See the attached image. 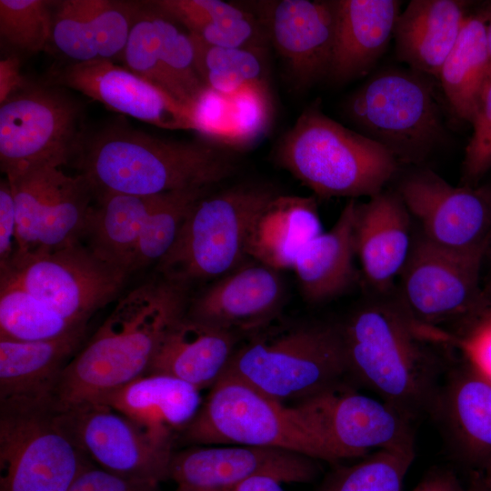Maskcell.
Returning a JSON list of instances; mask_svg holds the SVG:
<instances>
[{
	"label": "cell",
	"instance_id": "f1b7e54d",
	"mask_svg": "<svg viewBox=\"0 0 491 491\" xmlns=\"http://www.w3.org/2000/svg\"><path fill=\"white\" fill-rule=\"evenodd\" d=\"M357 202L349 199L335 225L309 241L296 257V273L303 297L311 304L332 300L356 281L354 227Z\"/></svg>",
	"mask_w": 491,
	"mask_h": 491
},
{
	"label": "cell",
	"instance_id": "cb8c5ba5",
	"mask_svg": "<svg viewBox=\"0 0 491 491\" xmlns=\"http://www.w3.org/2000/svg\"><path fill=\"white\" fill-rule=\"evenodd\" d=\"M139 8L108 0H65L53 11L51 43L73 63L122 57Z\"/></svg>",
	"mask_w": 491,
	"mask_h": 491
},
{
	"label": "cell",
	"instance_id": "9a60e30c",
	"mask_svg": "<svg viewBox=\"0 0 491 491\" xmlns=\"http://www.w3.org/2000/svg\"><path fill=\"white\" fill-rule=\"evenodd\" d=\"M396 191L429 241L461 251L487 249L490 184L454 186L433 170L417 168L400 180Z\"/></svg>",
	"mask_w": 491,
	"mask_h": 491
},
{
	"label": "cell",
	"instance_id": "7c38bea8",
	"mask_svg": "<svg viewBox=\"0 0 491 491\" xmlns=\"http://www.w3.org/2000/svg\"><path fill=\"white\" fill-rule=\"evenodd\" d=\"M81 112L54 88L24 86L0 104V165L11 171L73 160L84 135Z\"/></svg>",
	"mask_w": 491,
	"mask_h": 491
},
{
	"label": "cell",
	"instance_id": "f546056e",
	"mask_svg": "<svg viewBox=\"0 0 491 491\" xmlns=\"http://www.w3.org/2000/svg\"><path fill=\"white\" fill-rule=\"evenodd\" d=\"M322 232L315 196L277 195L255 223L247 256L278 271L293 268L300 250Z\"/></svg>",
	"mask_w": 491,
	"mask_h": 491
},
{
	"label": "cell",
	"instance_id": "74e56055",
	"mask_svg": "<svg viewBox=\"0 0 491 491\" xmlns=\"http://www.w3.org/2000/svg\"><path fill=\"white\" fill-rule=\"evenodd\" d=\"M211 187L192 188L164 194L147 218L139 240L133 272L158 262L173 246L186 215Z\"/></svg>",
	"mask_w": 491,
	"mask_h": 491
},
{
	"label": "cell",
	"instance_id": "f35d334b",
	"mask_svg": "<svg viewBox=\"0 0 491 491\" xmlns=\"http://www.w3.org/2000/svg\"><path fill=\"white\" fill-rule=\"evenodd\" d=\"M435 332L455 356L491 378V277L482 282L477 299L465 316Z\"/></svg>",
	"mask_w": 491,
	"mask_h": 491
},
{
	"label": "cell",
	"instance_id": "d590c367",
	"mask_svg": "<svg viewBox=\"0 0 491 491\" xmlns=\"http://www.w3.org/2000/svg\"><path fill=\"white\" fill-rule=\"evenodd\" d=\"M155 9L185 25L188 33L214 46L231 45L238 37L243 18L241 7L220 0H159Z\"/></svg>",
	"mask_w": 491,
	"mask_h": 491
},
{
	"label": "cell",
	"instance_id": "ffe728a7",
	"mask_svg": "<svg viewBox=\"0 0 491 491\" xmlns=\"http://www.w3.org/2000/svg\"><path fill=\"white\" fill-rule=\"evenodd\" d=\"M57 82L114 111L157 127L195 130L187 107L114 61L72 63L58 74Z\"/></svg>",
	"mask_w": 491,
	"mask_h": 491
},
{
	"label": "cell",
	"instance_id": "f907efd6",
	"mask_svg": "<svg viewBox=\"0 0 491 491\" xmlns=\"http://www.w3.org/2000/svg\"><path fill=\"white\" fill-rule=\"evenodd\" d=\"M486 38L488 55V80L491 78V8L489 9L487 15H486Z\"/></svg>",
	"mask_w": 491,
	"mask_h": 491
},
{
	"label": "cell",
	"instance_id": "52a82bcc",
	"mask_svg": "<svg viewBox=\"0 0 491 491\" xmlns=\"http://www.w3.org/2000/svg\"><path fill=\"white\" fill-rule=\"evenodd\" d=\"M431 78L411 69L383 70L345 104L358 132L383 145L399 165H420L446 141Z\"/></svg>",
	"mask_w": 491,
	"mask_h": 491
},
{
	"label": "cell",
	"instance_id": "f5cc1de1",
	"mask_svg": "<svg viewBox=\"0 0 491 491\" xmlns=\"http://www.w3.org/2000/svg\"><path fill=\"white\" fill-rule=\"evenodd\" d=\"M446 491H466V488L463 487L458 478L455 475L451 479Z\"/></svg>",
	"mask_w": 491,
	"mask_h": 491
},
{
	"label": "cell",
	"instance_id": "816d5d0a",
	"mask_svg": "<svg viewBox=\"0 0 491 491\" xmlns=\"http://www.w3.org/2000/svg\"><path fill=\"white\" fill-rule=\"evenodd\" d=\"M477 471L486 485L491 489V458Z\"/></svg>",
	"mask_w": 491,
	"mask_h": 491
},
{
	"label": "cell",
	"instance_id": "60d3db41",
	"mask_svg": "<svg viewBox=\"0 0 491 491\" xmlns=\"http://www.w3.org/2000/svg\"><path fill=\"white\" fill-rule=\"evenodd\" d=\"M229 99L234 133L231 147L251 146L271 124L273 107L267 85L246 86Z\"/></svg>",
	"mask_w": 491,
	"mask_h": 491
},
{
	"label": "cell",
	"instance_id": "ac0fdd59",
	"mask_svg": "<svg viewBox=\"0 0 491 491\" xmlns=\"http://www.w3.org/2000/svg\"><path fill=\"white\" fill-rule=\"evenodd\" d=\"M316 459L290 450L254 446H195L172 456L169 478L175 491L216 488L256 476L281 483H309Z\"/></svg>",
	"mask_w": 491,
	"mask_h": 491
},
{
	"label": "cell",
	"instance_id": "8992f818",
	"mask_svg": "<svg viewBox=\"0 0 491 491\" xmlns=\"http://www.w3.org/2000/svg\"><path fill=\"white\" fill-rule=\"evenodd\" d=\"M277 195L266 186L240 185L200 198L156 265L158 275L189 287L238 267L255 223Z\"/></svg>",
	"mask_w": 491,
	"mask_h": 491
},
{
	"label": "cell",
	"instance_id": "836d02e7",
	"mask_svg": "<svg viewBox=\"0 0 491 491\" xmlns=\"http://www.w3.org/2000/svg\"><path fill=\"white\" fill-rule=\"evenodd\" d=\"M190 35L196 68L207 87L231 96L246 86L267 85L262 50L214 46Z\"/></svg>",
	"mask_w": 491,
	"mask_h": 491
},
{
	"label": "cell",
	"instance_id": "e0dca14e",
	"mask_svg": "<svg viewBox=\"0 0 491 491\" xmlns=\"http://www.w3.org/2000/svg\"><path fill=\"white\" fill-rule=\"evenodd\" d=\"M256 11L297 90L328 76L336 35L335 1L259 2Z\"/></svg>",
	"mask_w": 491,
	"mask_h": 491
},
{
	"label": "cell",
	"instance_id": "d6a6232c",
	"mask_svg": "<svg viewBox=\"0 0 491 491\" xmlns=\"http://www.w3.org/2000/svg\"><path fill=\"white\" fill-rule=\"evenodd\" d=\"M79 327L74 326L11 277L0 274V338L45 340Z\"/></svg>",
	"mask_w": 491,
	"mask_h": 491
},
{
	"label": "cell",
	"instance_id": "44dd1931",
	"mask_svg": "<svg viewBox=\"0 0 491 491\" xmlns=\"http://www.w3.org/2000/svg\"><path fill=\"white\" fill-rule=\"evenodd\" d=\"M285 296L278 270L256 260L244 262L189 299L185 315L239 335H252L268 326Z\"/></svg>",
	"mask_w": 491,
	"mask_h": 491
},
{
	"label": "cell",
	"instance_id": "5bb4252c",
	"mask_svg": "<svg viewBox=\"0 0 491 491\" xmlns=\"http://www.w3.org/2000/svg\"><path fill=\"white\" fill-rule=\"evenodd\" d=\"M341 460L368 450L415 451L414 422L342 384L293 406Z\"/></svg>",
	"mask_w": 491,
	"mask_h": 491
},
{
	"label": "cell",
	"instance_id": "ab89813d",
	"mask_svg": "<svg viewBox=\"0 0 491 491\" xmlns=\"http://www.w3.org/2000/svg\"><path fill=\"white\" fill-rule=\"evenodd\" d=\"M45 0H1L0 35L26 53L42 51L52 38L53 10Z\"/></svg>",
	"mask_w": 491,
	"mask_h": 491
},
{
	"label": "cell",
	"instance_id": "4dcf8cb0",
	"mask_svg": "<svg viewBox=\"0 0 491 491\" xmlns=\"http://www.w3.org/2000/svg\"><path fill=\"white\" fill-rule=\"evenodd\" d=\"M163 195H96L85 237L88 246L128 275L134 273L135 253L145 223Z\"/></svg>",
	"mask_w": 491,
	"mask_h": 491
},
{
	"label": "cell",
	"instance_id": "4fadbf2b",
	"mask_svg": "<svg viewBox=\"0 0 491 491\" xmlns=\"http://www.w3.org/2000/svg\"><path fill=\"white\" fill-rule=\"evenodd\" d=\"M486 253V249L443 247L416 231L396 286L399 300L420 325L436 328L453 325L477 299Z\"/></svg>",
	"mask_w": 491,
	"mask_h": 491
},
{
	"label": "cell",
	"instance_id": "db71d44e",
	"mask_svg": "<svg viewBox=\"0 0 491 491\" xmlns=\"http://www.w3.org/2000/svg\"><path fill=\"white\" fill-rule=\"evenodd\" d=\"M486 261H488V263H489V265L491 266V237H490L489 244H488L486 253L485 262H486Z\"/></svg>",
	"mask_w": 491,
	"mask_h": 491
},
{
	"label": "cell",
	"instance_id": "1f68e13d",
	"mask_svg": "<svg viewBox=\"0 0 491 491\" xmlns=\"http://www.w3.org/2000/svg\"><path fill=\"white\" fill-rule=\"evenodd\" d=\"M487 75L486 15H466L438 77L446 99L459 119L471 123Z\"/></svg>",
	"mask_w": 491,
	"mask_h": 491
},
{
	"label": "cell",
	"instance_id": "603a6c76",
	"mask_svg": "<svg viewBox=\"0 0 491 491\" xmlns=\"http://www.w3.org/2000/svg\"><path fill=\"white\" fill-rule=\"evenodd\" d=\"M355 249L375 295L396 289L412 246V216L396 190H383L356 206Z\"/></svg>",
	"mask_w": 491,
	"mask_h": 491
},
{
	"label": "cell",
	"instance_id": "484cf974",
	"mask_svg": "<svg viewBox=\"0 0 491 491\" xmlns=\"http://www.w3.org/2000/svg\"><path fill=\"white\" fill-rule=\"evenodd\" d=\"M336 35L328 78L346 83L366 75L385 53L401 2L335 0Z\"/></svg>",
	"mask_w": 491,
	"mask_h": 491
},
{
	"label": "cell",
	"instance_id": "bcb514c9",
	"mask_svg": "<svg viewBox=\"0 0 491 491\" xmlns=\"http://www.w3.org/2000/svg\"><path fill=\"white\" fill-rule=\"evenodd\" d=\"M24 86L18 59L15 56H10L1 60L0 104Z\"/></svg>",
	"mask_w": 491,
	"mask_h": 491
},
{
	"label": "cell",
	"instance_id": "2e32d148",
	"mask_svg": "<svg viewBox=\"0 0 491 491\" xmlns=\"http://www.w3.org/2000/svg\"><path fill=\"white\" fill-rule=\"evenodd\" d=\"M85 457L113 474L159 485L170 479L172 448L155 442L124 415L99 402L57 410Z\"/></svg>",
	"mask_w": 491,
	"mask_h": 491
},
{
	"label": "cell",
	"instance_id": "ba28073f",
	"mask_svg": "<svg viewBox=\"0 0 491 491\" xmlns=\"http://www.w3.org/2000/svg\"><path fill=\"white\" fill-rule=\"evenodd\" d=\"M182 433L197 445L274 447L329 463L341 460L293 406L226 375L211 387Z\"/></svg>",
	"mask_w": 491,
	"mask_h": 491
},
{
	"label": "cell",
	"instance_id": "b9f144b4",
	"mask_svg": "<svg viewBox=\"0 0 491 491\" xmlns=\"http://www.w3.org/2000/svg\"><path fill=\"white\" fill-rule=\"evenodd\" d=\"M470 124L473 133L465 150L460 183L476 186L491 169V78L484 86Z\"/></svg>",
	"mask_w": 491,
	"mask_h": 491
},
{
	"label": "cell",
	"instance_id": "d4e9b609",
	"mask_svg": "<svg viewBox=\"0 0 491 491\" xmlns=\"http://www.w3.org/2000/svg\"><path fill=\"white\" fill-rule=\"evenodd\" d=\"M91 402L116 410L168 448L175 434L188 426L203 403L199 389L164 374H145Z\"/></svg>",
	"mask_w": 491,
	"mask_h": 491
},
{
	"label": "cell",
	"instance_id": "5b68a950",
	"mask_svg": "<svg viewBox=\"0 0 491 491\" xmlns=\"http://www.w3.org/2000/svg\"><path fill=\"white\" fill-rule=\"evenodd\" d=\"M223 375L283 404L308 399L342 384L347 375L340 326H265L236 347Z\"/></svg>",
	"mask_w": 491,
	"mask_h": 491
},
{
	"label": "cell",
	"instance_id": "30bf717a",
	"mask_svg": "<svg viewBox=\"0 0 491 491\" xmlns=\"http://www.w3.org/2000/svg\"><path fill=\"white\" fill-rule=\"evenodd\" d=\"M88 464L55 406L0 407V491H69Z\"/></svg>",
	"mask_w": 491,
	"mask_h": 491
},
{
	"label": "cell",
	"instance_id": "6da1fadb",
	"mask_svg": "<svg viewBox=\"0 0 491 491\" xmlns=\"http://www.w3.org/2000/svg\"><path fill=\"white\" fill-rule=\"evenodd\" d=\"M346 374L415 422L428 415L452 352L406 311L396 289L340 326Z\"/></svg>",
	"mask_w": 491,
	"mask_h": 491
},
{
	"label": "cell",
	"instance_id": "8fae6325",
	"mask_svg": "<svg viewBox=\"0 0 491 491\" xmlns=\"http://www.w3.org/2000/svg\"><path fill=\"white\" fill-rule=\"evenodd\" d=\"M5 177L16 215L14 254L55 250L85 237L95 194L83 175L40 165L11 171Z\"/></svg>",
	"mask_w": 491,
	"mask_h": 491
},
{
	"label": "cell",
	"instance_id": "7dc6e473",
	"mask_svg": "<svg viewBox=\"0 0 491 491\" xmlns=\"http://www.w3.org/2000/svg\"><path fill=\"white\" fill-rule=\"evenodd\" d=\"M281 482L268 476H256L235 484L199 491H285Z\"/></svg>",
	"mask_w": 491,
	"mask_h": 491
},
{
	"label": "cell",
	"instance_id": "d6986e66",
	"mask_svg": "<svg viewBox=\"0 0 491 491\" xmlns=\"http://www.w3.org/2000/svg\"><path fill=\"white\" fill-rule=\"evenodd\" d=\"M428 416L452 456L472 471L491 458V378L468 362L454 356Z\"/></svg>",
	"mask_w": 491,
	"mask_h": 491
},
{
	"label": "cell",
	"instance_id": "8d00e7d4",
	"mask_svg": "<svg viewBox=\"0 0 491 491\" xmlns=\"http://www.w3.org/2000/svg\"><path fill=\"white\" fill-rule=\"evenodd\" d=\"M415 451L378 450L351 466L335 468L318 491H402Z\"/></svg>",
	"mask_w": 491,
	"mask_h": 491
},
{
	"label": "cell",
	"instance_id": "9c48e42d",
	"mask_svg": "<svg viewBox=\"0 0 491 491\" xmlns=\"http://www.w3.org/2000/svg\"><path fill=\"white\" fill-rule=\"evenodd\" d=\"M0 274L15 280L74 326H87L122 290L128 274L81 242L44 252L17 254Z\"/></svg>",
	"mask_w": 491,
	"mask_h": 491
},
{
	"label": "cell",
	"instance_id": "e575fe53",
	"mask_svg": "<svg viewBox=\"0 0 491 491\" xmlns=\"http://www.w3.org/2000/svg\"><path fill=\"white\" fill-rule=\"evenodd\" d=\"M150 15L157 36L162 68L173 87L175 99L191 111L197 97L207 87L196 68L191 35L156 9L150 11Z\"/></svg>",
	"mask_w": 491,
	"mask_h": 491
},
{
	"label": "cell",
	"instance_id": "681fc988",
	"mask_svg": "<svg viewBox=\"0 0 491 491\" xmlns=\"http://www.w3.org/2000/svg\"><path fill=\"white\" fill-rule=\"evenodd\" d=\"M466 491H491V489L486 485L478 471H472Z\"/></svg>",
	"mask_w": 491,
	"mask_h": 491
},
{
	"label": "cell",
	"instance_id": "4316f807",
	"mask_svg": "<svg viewBox=\"0 0 491 491\" xmlns=\"http://www.w3.org/2000/svg\"><path fill=\"white\" fill-rule=\"evenodd\" d=\"M240 335L185 314L170 328L146 374H164L200 391L225 373Z\"/></svg>",
	"mask_w": 491,
	"mask_h": 491
},
{
	"label": "cell",
	"instance_id": "c3c4849f",
	"mask_svg": "<svg viewBox=\"0 0 491 491\" xmlns=\"http://www.w3.org/2000/svg\"><path fill=\"white\" fill-rule=\"evenodd\" d=\"M454 476L450 470L435 469L426 474L413 491H446Z\"/></svg>",
	"mask_w": 491,
	"mask_h": 491
},
{
	"label": "cell",
	"instance_id": "f6af8a7d",
	"mask_svg": "<svg viewBox=\"0 0 491 491\" xmlns=\"http://www.w3.org/2000/svg\"><path fill=\"white\" fill-rule=\"evenodd\" d=\"M16 215L8 179L0 182V265L5 264L15 248Z\"/></svg>",
	"mask_w": 491,
	"mask_h": 491
},
{
	"label": "cell",
	"instance_id": "7402d4cb",
	"mask_svg": "<svg viewBox=\"0 0 491 491\" xmlns=\"http://www.w3.org/2000/svg\"><path fill=\"white\" fill-rule=\"evenodd\" d=\"M86 333L85 326L45 340L0 338V407L55 406L61 375Z\"/></svg>",
	"mask_w": 491,
	"mask_h": 491
},
{
	"label": "cell",
	"instance_id": "ee69618b",
	"mask_svg": "<svg viewBox=\"0 0 491 491\" xmlns=\"http://www.w3.org/2000/svg\"><path fill=\"white\" fill-rule=\"evenodd\" d=\"M69 491H160L159 485L124 477L89 463Z\"/></svg>",
	"mask_w": 491,
	"mask_h": 491
},
{
	"label": "cell",
	"instance_id": "83f0119b",
	"mask_svg": "<svg viewBox=\"0 0 491 491\" xmlns=\"http://www.w3.org/2000/svg\"><path fill=\"white\" fill-rule=\"evenodd\" d=\"M466 16L460 1H410L397 16L393 32L397 60L413 71L438 79Z\"/></svg>",
	"mask_w": 491,
	"mask_h": 491
},
{
	"label": "cell",
	"instance_id": "7bdbcfd3",
	"mask_svg": "<svg viewBox=\"0 0 491 491\" xmlns=\"http://www.w3.org/2000/svg\"><path fill=\"white\" fill-rule=\"evenodd\" d=\"M191 112L195 131L231 147L234 133L229 96L206 87L197 97Z\"/></svg>",
	"mask_w": 491,
	"mask_h": 491
},
{
	"label": "cell",
	"instance_id": "277c9868",
	"mask_svg": "<svg viewBox=\"0 0 491 491\" xmlns=\"http://www.w3.org/2000/svg\"><path fill=\"white\" fill-rule=\"evenodd\" d=\"M276 159L315 196L369 198L384 190L399 164L380 144L307 106L281 137Z\"/></svg>",
	"mask_w": 491,
	"mask_h": 491
},
{
	"label": "cell",
	"instance_id": "7a4b0ae2",
	"mask_svg": "<svg viewBox=\"0 0 491 491\" xmlns=\"http://www.w3.org/2000/svg\"><path fill=\"white\" fill-rule=\"evenodd\" d=\"M188 288L157 274L121 297L64 369L55 408L98 400L145 375L166 333L186 312Z\"/></svg>",
	"mask_w": 491,
	"mask_h": 491
},
{
	"label": "cell",
	"instance_id": "3957f363",
	"mask_svg": "<svg viewBox=\"0 0 491 491\" xmlns=\"http://www.w3.org/2000/svg\"><path fill=\"white\" fill-rule=\"evenodd\" d=\"M73 160L95 196L212 187L235 169L231 155L213 143L167 140L122 125L84 134Z\"/></svg>",
	"mask_w": 491,
	"mask_h": 491
}]
</instances>
